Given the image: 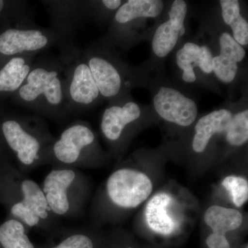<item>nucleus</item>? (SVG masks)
<instances>
[{"label": "nucleus", "mask_w": 248, "mask_h": 248, "mask_svg": "<svg viewBox=\"0 0 248 248\" xmlns=\"http://www.w3.org/2000/svg\"><path fill=\"white\" fill-rule=\"evenodd\" d=\"M13 97L19 105L41 115L50 117L68 115L63 66L59 56L35 60L24 83Z\"/></svg>", "instance_id": "obj_1"}, {"label": "nucleus", "mask_w": 248, "mask_h": 248, "mask_svg": "<svg viewBox=\"0 0 248 248\" xmlns=\"http://www.w3.org/2000/svg\"><path fill=\"white\" fill-rule=\"evenodd\" d=\"M59 47L58 56L63 66L64 93L68 111L72 113L91 108L102 97L85 60L84 52L73 42Z\"/></svg>", "instance_id": "obj_2"}, {"label": "nucleus", "mask_w": 248, "mask_h": 248, "mask_svg": "<svg viewBox=\"0 0 248 248\" xmlns=\"http://www.w3.org/2000/svg\"><path fill=\"white\" fill-rule=\"evenodd\" d=\"M66 42L51 29H44L37 25L7 28L0 33L1 64L13 57L27 54L37 55L45 49L54 46H60Z\"/></svg>", "instance_id": "obj_3"}, {"label": "nucleus", "mask_w": 248, "mask_h": 248, "mask_svg": "<svg viewBox=\"0 0 248 248\" xmlns=\"http://www.w3.org/2000/svg\"><path fill=\"white\" fill-rule=\"evenodd\" d=\"M40 124L39 119L27 116L6 118L1 124L5 141L22 164L31 165L38 159L45 140Z\"/></svg>", "instance_id": "obj_4"}, {"label": "nucleus", "mask_w": 248, "mask_h": 248, "mask_svg": "<svg viewBox=\"0 0 248 248\" xmlns=\"http://www.w3.org/2000/svg\"><path fill=\"white\" fill-rule=\"evenodd\" d=\"M84 55L101 97L112 100L122 97L125 88L123 70L110 52L90 47Z\"/></svg>", "instance_id": "obj_5"}, {"label": "nucleus", "mask_w": 248, "mask_h": 248, "mask_svg": "<svg viewBox=\"0 0 248 248\" xmlns=\"http://www.w3.org/2000/svg\"><path fill=\"white\" fill-rule=\"evenodd\" d=\"M107 187L109 197L116 205L134 208L151 195L153 184L144 173L131 169H120L111 174Z\"/></svg>", "instance_id": "obj_6"}, {"label": "nucleus", "mask_w": 248, "mask_h": 248, "mask_svg": "<svg viewBox=\"0 0 248 248\" xmlns=\"http://www.w3.org/2000/svg\"><path fill=\"white\" fill-rule=\"evenodd\" d=\"M153 105L161 119L180 126L192 125L198 115L197 103L171 87L160 88L153 98Z\"/></svg>", "instance_id": "obj_7"}, {"label": "nucleus", "mask_w": 248, "mask_h": 248, "mask_svg": "<svg viewBox=\"0 0 248 248\" xmlns=\"http://www.w3.org/2000/svg\"><path fill=\"white\" fill-rule=\"evenodd\" d=\"M50 19L52 30L58 32L67 42L73 37L87 19L85 1L81 0H48L41 1Z\"/></svg>", "instance_id": "obj_8"}, {"label": "nucleus", "mask_w": 248, "mask_h": 248, "mask_svg": "<svg viewBox=\"0 0 248 248\" xmlns=\"http://www.w3.org/2000/svg\"><path fill=\"white\" fill-rule=\"evenodd\" d=\"M187 12L186 1H173L169 11V19L156 28L152 39V49L158 58H166L174 50L179 38L185 33Z\"/></svg>", "instance_id": "obj_9"}, {"label": "nucleus", "mask_w": 248, "mask_h": 248, "mask_svg": "<svg viewBox=\"0 0 248 248\" xmlns=\"http://www.w3.org/2000/svg\"><path fill=\"white\" fill-rule=\"evenodd\" d=\"M94 141L95 136L89 125L78 122L63 130L60 139L53 143L52 151L60 162L74 164Z\"/></svg>", "instance_id": "obj_10"}, {"label": "nucleus", "mask_w": 248, "mask_h": 248, "mask_svg": "<svg viewBox=\"0 0 248 248\" xmlns=\"http://www.w3.org/2000/svg\"><path fill=\"white\" fill-rule=\"evenodd\" d=\"M141 109L137 103L122 97L112 100L104 111L101 130L103 135L110 141H117L122 137L127 125L138 120Z\"/></svg>", "instance_id": "obj_11"}, {"label": "nucleus", "mask_w": 248, "mask_h": 248, "mask_svg": "<svg viewBox=\"0 0 248 248\" xmlns=\"http://www.w3.org/2000/svg\"><path fill=\"white\" fill-rule=\"evenodd\" d=\"M204 221L213 233L207 238L209 248H231L227 232L238 229L242 224L243 216L237 210L213 205L205 211Z\"/></svg>", "instance_id": "obj_12"}, {"label": "nucleus", "mask_w": 248, "mask_h": 248, "mask_svg": "<svg viewBox=\"0 0 248 248\" xmlns=\"http://www.w3.org/2000/svg\"><path fill=\"white\" fill-rule=\"evenodd\" d=\"M21 189L24 198L22 202L13 205L11 213L28 226H36L40 218L48 217L50 208L45 193L37 183L29 179L22 182Z\"/></svg>", "instance_id": "obj_13"}, {"label": "nucleus", "mask_w": 248, "mask_h": 248, "mask_svg": "<svg viewBox=\"0 0 248 248\" xmlns=\"http://www.w3.org/2000/svg\"><path fill=\"white\" fill-rule=\"evenodd\" d=\"M219 48V55L213 57V73L221 82L230 84L236 78L238 63L244 60L246 50L228 32L220 35Z\"/></svg>", "instance_id": "obj_14"}, {"label": "nucleus", "mask_w": 248, "mask_h": 248, "mask_svg": "<svg viewBox=\"0 0 248 248\" xmlns=\"http://www.w3.org/2000/svg\"><path fill=\"white\" fill-rule=\"evenodd\" d=\"M213 57L212 50L208 46L186 42L176 54V63L182 71L183 80L188 84L195 82L196 67H198L205 74H211Z\"/></svg>", "instance_id": "obj_15"}, {"label": "nucleus", "mask_w": 248, "mask_h": 248, "mask_svg": "<svg viewBox=\"0 0 248 248\" xmlns=\"http://www.w3.org/2000/svg\"><path fill=\"white\" fill-rule=\"evenodd\" d=\"M75 177L76 174L71 170H55L46 177L43 192L49 208L54 213L62 215L69 210L67 190Z\"/></svg>", "instance_id": "obj_16"}, {"label": "nucleus", "mask_w": 248, "mask_h": 248, "mask_svg": "<svg viewBox=\"0 0 248 248\" xmlns=\"http://www.w3.org/2000/svg\"><path fill=\"white\" fill-rule=\"evenodd\" d=\"M37 54L13 57L0 65V95L14 94L21 87L35 61Z\"/></svg>", "instance_id": "obj_17"}, {"label": "nucleus", "mask_w": 248, "mask_h": 248, "mask_svg": "<svg viewBox=\"0 0 248 248\" xmlns=\"http://www.w3.org/2000/svg\"><path fill=\"white\" fill-rule=\"evenodd\" d=\"M232 116L231 110L221 108L201 117L195 125L192 144L193 151L197 153H203L214 135L226 133Z\"/></svg>", "instance_id": "obj_18"}, {"label": "nucleus", "mask_w": 248, "mask_h": 248, "mask_svg": "<svg viewBox=\"0 0 248 248\" xmlns=\"http://www.w3.org/2000/svg\"><path fill=\"white\" fill-rule=\"evenodd\" d=\"M172 198L166 193L155 195L147 204V223L153 231L159 234H172L177 228L176 220L170 214Z\"/></svg>", "instance_id": "obj_19"}, {"label": "nucleus", "mask_w": 248, "mask_h": 248, "mask_svg": "<svg viewBox=\"0 0 248 248\" xmlns=\"http://www.w3.org/2000/svg\"><path fill=\"white\" fill-rule=\"evenodd\" d=\"M164 9L161 0H129L116 11L112 27H120L133 22L138 18L158 17Z\"/></svg>", "instance_id": "obj_20"}, {"label": "nucleus", "mask_w": 248, "mask_h": 248, "mask_svg": "<svg viewBox=\"0 0 248 248\" xmlns=\"http://www.w3.org/2000/svg\"><path fill=\"white\" fill-rule=\"evenodd\" d=\"M219 2L223 22L231 27L233 38L241 46H247L248 21L241 16L239 1L237 0H221Z\"/></svg>", "instance_id": "obj_21"}, {"label": "nucleus", "mask_w": 248, "mask_h": 248, "mask_svg": "<svg viewBox=\"0 0 248 248\" xmlns=\"http://www.w3.org/2000/svg\"><path fill=\"white\" fill-rule=\"evenodd\" d=\"M33 11L29 1H6L0 0V17L16 22V27L35 26Z\"/></svg>", "instance_id": "obj_22"}, {"label": "nucleus", "mask_w": 248, "mask_h": 248, "mask_svg": "<svg viewBox=\"0 0 248 248\" xmlns=\"http://www.w3.org/2000/svg\"><path fill=\"white\" fill-rule=\"evenodd\" d=\"M0 244L4 248H34L20 222L11 219L0 226Z\"/></svg>", "instance_id": "obj_23"}, {"label": "nucleus", "mask_w": 248, "mask_h": 248, "mask_svg": "<svg viewBox=\"0 0 248 248\" xmlns=\"http://www.w3.org/2000/svg\"><path fill=\"white\" fill-rule=\"evenodd\" d=\"M226 133L227 141L231 146H241L248 141V109H245L233 115Z\"/></svg>", "instance_id": "obj_24"}, {"label": "nucleus", "mask_w": 248, "mask_h": 248, "mask_svg": "<svg viewBox=\"0 0 248 248\" xmlns=\"http://www.w3.org/2000/svg\"><path fill=\"white\" fill-rule=\"evenodd\" d=\"M223 187L231 194L233 203L237 208L242 206L248 200V182L244 178L228 176L223 179Z\"/></svg>", "instance_id": "obj_25"}, {"label": "nucleus", "mask_w": 248, "mask_h": 248, "mask_svg": "<svg viewBox=\"0 0 248 248\" xmlns=\"http://www.w3.org/2000/svg\"><path fill=\"white\" fill-rule=\"evenodd\" d=\"M54 248H93V244L88 236L76 234L67 238Z\"/></svg>", "instance_id": "obj_26"}, {"label": "nucleus", "mask_w": 248, "mask_h": 248, "mask_svg": "<svg viewBox=\"0 0 248 248\" xmlns=\"http://www.w3.org/2000/svg\"></svg>", "instance_id": "obj_27"}, {"label": "nucleus", "mask_w": 248, "mask_h": 248, "mask_svg": "<svg viewBox=\"0 0 248 248\" xmlns=\"http://www.w3.org/2000/svg\"><path fill=\"white\" fill-rule=\"evenodd\" d=\"M248 248L247 247V248Z\"/></svg>", "instance_id": "obj_28"}]
</instances>
